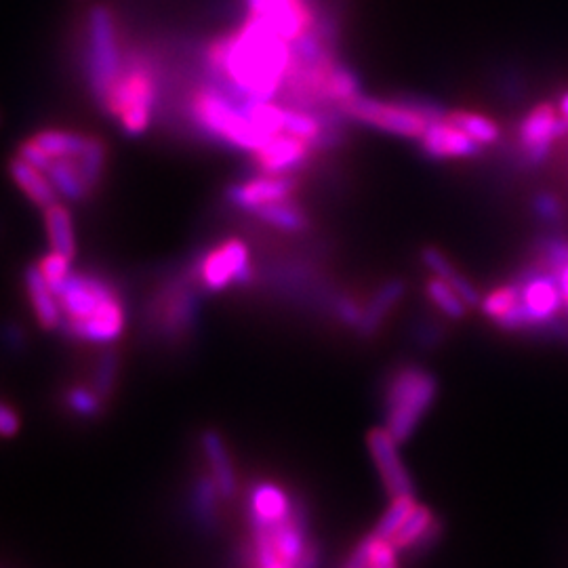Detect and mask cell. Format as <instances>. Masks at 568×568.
I'll return each mask as SVG.
<instances>
[{
	"instance_id": "obj_2",
	"label": "cell",
	"mask_w": 568,
	"mask_h": 568,
	"mask_svg": "<svg viewBox=\"0 0 568 568\" xmlns=\"http://www.w3.org/2000/svg\"><path fill=\"white\" fill-rule=\"evenodd\" d=\"M255 568H318V550L308 545L306 514L280 486L257 484L249 499Z\"/></svg>"
},
{
	"instance_id": "obj_25",
	"label": "cell",
	"mask_w": 568,
	"mask_h": 568,
	"mask_svg": "<svg viewBox=\"0 0 568 568\" xmlns=\"http://www.w3.org/2000/svg\"><path fill=\"white\" fill-rule=\"evenodd\" d=\"M36 144L45 152L51 154V158H78L89 146L91 137L80 135L74 131H59V129H47L40 131L32 137Z\"/></svg>"
},
{
	"instance_id": "obj_21",
	"label": "cell",
	"mask_w": 568,
	"mask_h": 568,
	"mask_svg": "<svg viewBox=\"0 0 568 568\" xmlns=\"http://www.w3.org/2000/svg\"><path fill=\"white\" fill-rule=\"evenodd\" d=\"M421 259L425 263V268H428L436 278H442L444 282H449L451 287L465 299V303H468L470 308L478 306L480 295L474 289V284L453 266L451 259L446 257L442 251H438L434 247H428V249H423Z\"/></svg>"
},
{
	"instance_id": "obj_30",
	"label": "cell",
	"mask_w": 568,
	"mask_h": 568,
	"mask_svg": "<svg viewBox=\"0 0 568 568\" xmlns=\"http://www.w3.org/2000/svg\"><path fill=\"white\" fill-rule=\"evenodd\" d=\"M118 371H120V356L116 350L108 348L101 352L95 371H93V390L101 396V398H110L116 381H118Z\"/></svg>"
},
{
	"instance_id": "obj_10",
	"label": "cell",
	"mask_w": 568,
	"mask_h": 568,
	"mask_svg": "<svg viewBox=\"0 0 568 568\" xmlns=\"http://www.w3.org/2000/svg\"><path fill=\"white\" fill-rule=\"evenodd\" d=\"M398 444L400 442L385 428H375L367 436L369 453L373 457L385 491L392 495V499L415 495V482L407 470V465L402 463Z\"/></svg>"
},
{
	"instance_id": "obj_18",
	"label": "cell",
	"mask_w": 568,
	"mask_h": 568,
	"mask_svg": "<svg viewBox=\"0 0 568 568\" xmlns=\"http://www.w3.org/2000/svg\"><path fill=\"white\" fill-rule=\"evenodd\" d=\"M9 175L15 181V186L28 196V200L34 202V205L43 211L53 207L55 202H59L57 200L59 194L53 186V181L49 179V175L45 171L28 165V162L19 156H15L9 162Z\"/></svg>"
},
{
	"instance_id": "obj_17",
	"label": "cell",
	"mask_w": 568,
	"mask_h": 568,
	"mask_svg": "<svg viewBox=\"0 0 568 568\" xmlns=\"http://www.w3.org/2000/svg\"><path fill=\"white\" fill-rule=\"evenodd\" d=\"M24 282H26V291H28L32 312H34L40 327H43L45 331H55V329L62 327V322H64L62 306H59V299H57L55 291L51 289V284L47 282V278L43 276V272H40V268L30 266L26 270Z\"/></svg>"
},
{
	"instance_id": "obj_24",
	"label": "cell",
	"mask_w": 568,
	"mask_h": 568,
	"mask_svg": "<svg viewBox=\"0 0 568 568\" xmlns=\"http://www.w3.org/2000/svg\"><path fill=\"white\" fill-rule=\"evenodd\" d=\"M259 221L268 223V226L287 232V234H297L308 228V217L303 213L297 205L287 198V200H278V202H270V205L261 207L253 213Z\"/></svg>"
},
{
	"instance_id": "obj_5",
	"label": "cell",
	"mask_w": 568,
	"mask_h": 568,
	"mask_svg": "<svg viewBox=\"0 0 568 568\" xmlns=\"http://www.w3.org/2000/svg\"><path fill=\"white\" fill-rule=\"evenodd\" d=\"M438 398V379L419 364L396 371L385 390V430L400 444L419 428Z\"/></svg>"
},
{
	"instance_id": "obj_26",
	"label": "cell",
	"mask_w": 568,
	"mask_h": 568,
	"mask_svg": "<svg viewBox=\"0 0 568 568\" xmlns=\"http://www.w3.org/2000/svg\"><path fill=\"white\" fill-rule=\"evenodd\" d=\"M446 120H451L455 127H459L461 131L468 133L480 146L495 144V141L501 135L499 125L495 123V120L486 118L482 114H476V112H463V110L449 112V114H446Z\"/></svg>"
},
{
	"instance_id": "obj_4",
	"label": "cell",
	"mask_w": 568,
	"mask_h": 568,
	"mask_svg": "<svg viewBox=\"0 0 568 568\" xmlns=\"http://www.w3.org/2000/svg\"><path fill=\"white\" fill-rule=\"evenodd\" d=\"M192 114L211 137L238 150L255 154L274 137L255 123L249 101L238 99L223 89L200 91L192 101Z\"/></svg>"
},
{
	"instance_id": "obj_34",
	"label": "cell",
	"mask_w": 568,
	"mask_h": 568,
	"mask_svg": "<svg viewBox=\"0 0 568 568\" xmlns=\"http://www.w3.org/2000/svg\"><path fill=\"white\" fill-rule=\"evenodd\" d=\"M66 404L70 413H74L80 419H93L101 413V404H104V398H101L93 388H85V385H76V388L68 390L66 396Z\"/></svg>"
},
{
	"instance_id": "obj_8",
	"label": "cell",
	"mask_w": 568,
	"mask_h": 568,
	"mask_svg": "<svg viewBox=\"0 0 568 568\" xmlns=\"http://www.w3.org/2000/svg\"><path fill=\"white\" fill-rule=\"evenodd\" d=\"M341 112L360 125L373 127L377 131L390 133L404 139H421L428 129L430 120L421 116L404 101H381L367 95H356L339 104Z\"/></svg>"
},
{
	"instance_id": "obj_13",
	"label": "cell",
	"mask_w": 568,
	"mask_h": 568,
	"mask_svg": "<svg viewBox=\"0 0 568 568\" xmlns=\"http://www.w3.org/2000/svg\"><path fill=\"white\" fill-rule=\"evenodd\" d=\"M295 190V181L289 177H276V175H263L245 184H234L228 188L226 198L230 205L255 213L257 209L270 205V202L287 200Z\"/></svg>"
},
{
	"instance_id": "obj_3",
	"label": "cell",
	"mask_w": 568,
	"mask_h": 568,
	"mask_svg": "<svg viewBox=\"0 0 568 568\" xmlns=\"http://www.w3.org/2000/svg\"><path fill=\"white\" fill-rule=\"evenodd\" d=\"M62 306V327L72 339L110 346L125 331V308L106 280L70 274L51 287Z\"/></svg>"
},
{
	"instance_id": "obj_27",
	"label": "cell",
	"mask_w": 568,
	"mask_h": 568,
	"mask_svg": "<svg viewBox=\"0 0 568 568\" xmlns=\"http://www.w3.org/2000/svg\"><path fill=\"white\" fill-rule=\"evenodd\" d=\"M415 495H407V497H394L388 510L379 518L373 535L385 541H394V537L402 531V526L407 524V520L411 518V514L415 512Z\"/></svg>"
},
{
	"instance_id": "obj_12",
	"label": "cell",
	"mask_w": 568,
	"mask_h": 568,
	"mask_svg": "<svg viewBox=\"0 0 568 568\" xmlns=\"http://www.w3.org/2000/svg\"><path fill=\"white\" fill-rule=\"evenodd\" d=\"M310 146L306 139H299L289 133L274 135L266 146L255 152L257 169L263 175L287 177V173L297 171L310 156Z\"/></svg>"
},
{
	"instance_id": "obj_22",
	"label": "cell",
	"mask_w": 568,
	"mask_h": 568,
	"mask_svg": "<svg viewBox=\"0 0 568 568\" xmlns=\"http://www.w3.org/2000/svg\"><path fill=\"white\" fill-rule=\"evenodd\" d=\"M45 228L49 236V247L53 253L66 255L74 259L76 255V234H74V221L72 213L62 202H55L53 207L45 209Z\"/></svg>"
},
{
	"instance_id": "obj_23",
	"label": "cell",
	"mask_w": 568,
	"mask_h": 568,
	"mask_svg": "<svg viewBox=\"0 0 568 568\" xmlns=\"http://www.w3.org/2000/svg\"><path fill=\"white\" fill-rule=\"evenodd\" d=\"M47 175L53 181L57 194L68 202H83L91 192V186L80 173L76 158H55Z\"/></svg>"
},
{
	"instance_id": "obj_14",
	"label": "cell",
	"mask_w": 568,
	"mask_h": 568,
	"mask_svg": "<svg viewBox=\"0 0 568 568\" xmlns=\"http://www.w3.org/2000/svg\"><path fill=\"white\" fill-rule=\"evenodd\" d=\"M421 150L430 158L438 160H451V158H472L480 152V144L455 127L451 120H436L430 123L425 133L421 135Z\"/></svg>"
},
{
	"instance_id": "obj_16",
	"label": "cell",
	"mask_w": 568,
	"mask_h": 568,
	"mask_svg": "<svg viewBox=\"0 0 568 568\" xmlns=\"http://www.w3.org/2000/svg\"><path fill=\"white\" fill-rule=\"evenodd\" d=\"M259 17L266 19V22L284 40H289V43H293V40L299 38L303 32L314 28L312 11L303 0H268L266 11H263Z\"/></svg>"
},
{
	"instance_id": "obj_36",
	"label": "cell",
	"mask_w": 568,
	"mask_h": 568,
	"mask_svg": "<svg viewBox=\"0 0 568 568\" xmlns=\"http://www.w3.org/2000/svg\"><path fill=\"white\" fill-rule=\"evenodd\" d=\"M17 156L22 158V160H26L28 165H32V167H36V169H40V171H45V173H47V171L51 169V165H53L51 154L45 152L43 148H40L34 139L24 141V144L19 146V150H17Z\"/></svg>"
},
{
	"instance_id": "obj_40",
	"label": "cell",
	"mask_w": 568,
	"mask_h": 568,
	"mask_svg": "<svg viewBox=\"0 0 568 568\" xmlns=\"http://www.w3.org/2000/svg\"><path fill=\"white\" fill-rule=\"evenodd\" d=\"M247 7H249V13L251 15H261L263 11H266V5H268V0H245Z\"/></svg>"
},
{
	"instance_id": "obj_29",
	"label": "cell",
	"mask_w": 568,
	"mask_h": 568,
	"mask_svg": "<svg viewBox=\"0 0 568 568\" xmlns=\"http://www.w3.org/2000/svg\"><path fill=\"white\" fill-rule=\"evenodd\" d=\"M221 493L217 489V484L213 476H202L196 486H194V514L202 526H213L217 522V507H219Z\"/></svg>"
},
{
	"instance_id": "obj_37",
	"label": "cell",
	"mask_w": 568,
	"mask_h": 568,
	"mask_svg": "<svg viewBox=\"0 0 568 568\" xmlns=\"http://www.w3.org/2000/svg\"><path fill=\"white\" fill-rule=\"evenodd\" d=\"M362 312H364V308L358 306L354 299H350V297H339L337 299V318L343 324H348V327L358 329V324L362 320Z\"/></svg>"
},
{
	"instance_id": "obj_20",
	"label": "cell",
	"mask_w": 568,
	"mask_h": 568,
	"mask_svg": "<svg viewBox=\"0 0 568 568\" xmlns=\"http://www.w3.org/2000/svg\"><path fill=\"white\" fill-rule=\"evenodd\" d=\"M404 293H407V284L398 278L381 284L375 295L371 297V301L364 306L362 320L358 324V333L362 337H373L383 327L388 314L398 306V301L404 297Z\"/></svg>"
},
{
	"instance_id": "obj_1",
	"label": "cell",
	"mask_w": 568,
	"mask_h": 568,
	"mask_svg": "<svg viewBox=\"0 0 568 568\" xmlns=\"http://www.w3.org/2000/svg\"><path fill=\"white\" fill-rule=\"evenodd\" d=\"M209 64L226 93L245 101H272L287 83L293 51L266 19L251 15L234 36L211 47Z\"/></svg>"
},
{
	"instance_id": "obj_35",
	"label": "cell",
	"mask_w": 568,
	"mask_h": 568,
	"mask_svg": "<svg viewBox=\"0 0 568 568\" xmlns=\"http://www.w3.org/2000/svg\"><path fill=\"white\" fill-rule=\"evenodd\" d=\"M70 263H72V259H68L66 255H59V253L51 251L49 255L43 257V261L38 263V268H40V272H43V276L47 278L51 287H55V284L66 280L72 274Z\"/></svg>"
},
{
	"instance_id": "obj_31",
	"label": "cell",
	"mask_w": 568,
	"mask_h": 568,
	"mask_svg": "<svg viewBox=\"0 0 568 568\" xmlns=\"http://www.w3.org/2000/svg\"><path fill=\"white\" fill-rule=\"evenodd\" d=\"M436 522L434 514L430 507L425 505H417L415 512L411 514V518L407 520V524L402 526V531L394 537V545L398 550H404V547H415V543L428 533L430 526Z\"/></svg>"
},
{
	"instance_id": "obj_32",
	"label": "cell",
	"mask_w": 568,
	"mask_h": 568,
	"mask_svg": "<svg viewBox=\"0 0 568 568\" xmlns=\"http://www.w3.org/2000/svg\"><path fill=\"white\" fill-rule=\"evenodd\" d=\"M356 95H360V85H358L356 74L346 66L333 64L327 76V97L343 104V101H348Z\"/></svg>"
},
{
	"instance_id": "obj_41",
	"label": "cell",
	"mask_w": 568,
	"mask_h": 568,
	"mask_svg": "<svg viewBox=\"0 0 568 568\" xmlns=\"http://www.w3.org/2000/svg\"><path fill=\"white\" fill-rule=\"evenodd\" d=\"M560 112L564 116V120H568V93L562 97V104H560Z\"/></svg>"
},
{
	"instance_id": "obj_6",
	"label": "cell",
	"mask_w": 568,
	"mask_h": 568,
	"mask_svg": "<svg viewBox=\"0 0 568 568\" xmlns=\"http://www.w3.org/2000/svg\"><path fill=\"white\" fill-rule=\"evenodd\" d=\"M87 36V80L93 95L104 106L118 78L123 76V57L110 9L93 7L89 11Z\"/></svg>"
},
{
	"instance_id": "obj_7",
	"label": "cell",
	"mask_w": 568,
	"mask_h": 568,
	"mask_svg": "<svg viewBox=\"0 0 568 568\" xmlns=\"http://www.w3.org/2000/svg\"><path fill=\"white\" fill-rule=\"evenodd\" d=\"M154 101L156 85L152 72L146 68H133L118 78L104 108L118 120L127 135L139 137L150 127Z\"/></svg>"
},
{
	"instance_id": "obj_11",
	"label": "cell",
	"mask_w": 568,
	"mask_h": 568,
	"mask_svg": "<svg viewBox=\"0 0 568 568\" xmlns=\"http://www.w3.org/2000/svg\"><path fill=\"white\" fill-rule=\"evenodd\" d=\"M568 129V120H560L550 104H541L529 112L520 127V141L529 160L539 162L550 154L554 141Z\"/></svg>"
},
{
	"instance_id": "obj_19",
	"label": "cell",
	"mask_w": 568,
	"mask_h": 568,
	"mask_svg": "<svg viewBox=\"0 0 568 568\" xmlns=\"http://www.w3.org/2000/svg\"><path fill=\"white\" fill-rule=\"evenodd\" d=\"M202 451L207 455L211 476L217 484V489L223 499H232L236 495L238 482H236V472L232 465V457L226 446V440L221 438L219 432L207 430L202 434Z\"/></svg>"
},
{
	"instance_id": "obj_38",
	"label": "cell",
	"mask_w": 568,
	"mask_h": 568,
	"mask_svg": "<svg viewBox=\"0 0 568 568\" xmlns=\"http://www.w3.org/2000/svg\"><path fill=\"white\" fill-rule=\"evenodd\" d=\"M19 432V417L13 411L11 404H3L0 407V434L5 438H13Z\"/></svg>"
},
{
	"instance_id": "obj_15",
	"label": "cell",
	"mask_w": 568,
	"mask_h": 568,
	"mask_svg": "<svg viewBox=\"0 0 568 568\" xmlns=\"http://www.w3.org/2000/svg\"><path fill=\"white\" fill-rule=\"evenodd\" d=\"M520 295L529 324L550 322L564 301L556 274H531L520 284Z\"/></svg>"
},
{
	"instance_id": "obj_33",
	"label": "cell",
	"mask_w": 568,
	"mask_h": 568,
	"mask_svg": "<svg viewBox=\"0 0 568 568\" xmlns=\"http://www.w3.org/2000/svg\"><path fill=\"white\" fill-rule=\"evenodd\" d=\"M80 173L87 179V184L91 186V190L97 188V184L101 181V175H104V165H106V148L101 144L99 139L91 137L87 150L76 158Z\"/></svg>"
},
{
	"instance_id": "obj_28",
	"label": "cell",
	"mask_w": 568,
	"mask_h": 568,
	"mask_svg": "<svg viewBox=\"0 0 568 568\" xmlns=\"http://www.w3.org/2000/svg\"><path fill=\"white\" fill-rule=\"evenodd\" d=\"M425 293H428L430 301L444 316H449L453 320H461L465 314H468V308H470L468 303H465V299L442 278L434 276L425 282Z\"/></svg>"
},
{
	"instance_id": "obj_39",
	"label": "cell",
	"mask_w": 568,
	"mask_h": 568,
	"mask_svg": "<svg viewBox=\"0 0 568 568\" xmlns=\"http://www.w3.org/2000/svg\"><path fill=\"white\" fill-rule=\"evenodd\" d=\"M558 282H560L562 299H564V303L568 306V263H566V266L560 270V274H558Z\"/></svg>"
},
{
	"instance_id": "obj_9",
	"label": "cell",
	"mask_w": 568,
	"mask_h": 568,
	"mask_svg": "<svg viewBox=\"0 0 568 568\" xmlns=\"http://www.w3.org/2000/svg\"><path fill=\"white\" fill-rule=\"evenodd\" d=\"M200 278L213 293L226 291L232 284H247L253 278L249 247L240 238L226 240L202 259Z\"/></svg>"
}]
</instances>
